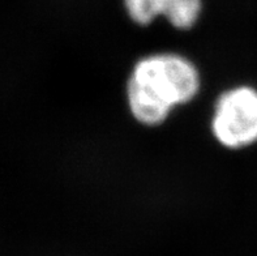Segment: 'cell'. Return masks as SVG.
I'll return each mask as SVG.
<instances>
[{
	"mask_svg": "<svg viewBox=\"0 0 257 256\" xmlns=\"http://www.w3.org/2000/svg\"><path fill=\"white\" fill-rule=\"evenodd\" d=\"M199 71L178 54H154L136 63L127 87L131 113L145 126H157L175 106L199 93Z\"/></svg>",
	"mask_w": 257,
	"mask_h": 256,
	"instance_id": "6da1fadb",
	"label": "cell"
},
{
	"mask_svg": "<svg viewBox=\"0 0 257 256\" xmlns=\"http://www.w3.org/2000/svg\"><path fill=\"white\" fill-rule=\"evenodd\" d=\"M215 139L226 148L241 149L257 141V91L238 87L225 92L212 119Z\"/></svg>",
	"mask_w": 257,
	"mask_h": 256,
	"instance_id": "7a4b0ae2",
	"label": "cell"
},
{
	"mask_svg": "<svg viewBox=\"0 0 257 256\" xmlns=\"http://www.w3.org/2000/svg\"><path fill=\"white\" fill-rule=\"evenodd\" d=\"M130 17L140 25H148L158 16L166 17L171 25L189 29L199 20L201 0H124Z\"/></svg>",
	"mask_w": 257,
	"mask_h": 256,
	"instance_id": "3957f363",
	"label": "cell"
}]
</instances>
